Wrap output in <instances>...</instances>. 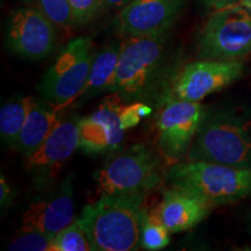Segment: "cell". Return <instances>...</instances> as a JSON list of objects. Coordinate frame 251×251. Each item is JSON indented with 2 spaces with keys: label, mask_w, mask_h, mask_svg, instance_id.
Wrapping results in <instances>:
<instances>
[{
  "label": "cell",
  "mask_w": 251,
  "mask_h": 251,
  "mask_svg": "<svg viewBox=\"0 0 251 251\" xmlns=\"http://www.w3.org/2000/svg\"><path fill=\"white\" fill-rule=\"evenodd\" d=\"M171 34L126 37L121 42L117 75L112 93L124 102L153 101L166 93L178 72L170 50Z\"/></svg>",
  "instance_id": "cell-1"
},
{
  "label": "cell",
  "mask_w": 251,
  "mask_h": 251,
  "mask_svg": "<svg viewBox=\"0 0 251 251\" xmlns=\"http://www.w3.org/2000/svg\"><path fill=\"white\" fill-rule=\"evenodd\" d=\"M186 161L251 168V111L241 106L206 109Z\"/></svg>",
  "instance_id": "cell-2"
},
{
  "label": "cell",
  "mask_w": 251,
  "mask_h": 251,
  "mask_svg": "<svg viewBox=\"0 0 251 251\" xmlns=\"http://www.w3.org/2000/svg\"><path fill=\"white\" fill-rule=\"evenodd\" d=\"M146 194L100 196L84 206L79 218L93 251H130L140 248L142 222L146 215Z\"/></svg>",
  "instance_id": "cell-3"
},
{
  "label": "cell",
  "mask_w": 251,
  "mask_h": 251,
  "mask_svg": "<svg viewBox=\"0 0 251 251\" xmlns=\"http://www.w3.org/2000/svg\"><path fill=\"white\" fill-rule=\"evenodd\" d=\"M165 180L171 187L193 194L212 207L251 197V168L181 161L170 165Z\"/></svg>",
  "instance_id": "cell-4"
},
{
  "label": "cell",
  "mask_w": 251,
  "mask_h": 251,
  "mask_svg": "<svg viewBox=\"0 0 251 251\" xmlns=\"http://www.w3.org/2000/svg\"><path fill=\"white\" fill-rule=\"evenodd\" d=\"M94 180L99 196H147L163 183L162 162L149 147L134 144L109 156Z\"/></svg>",
  "instance_id": "cell-5"
},
{
  "label": "cell",
  "mask_w": 251,
  "mask_h": 251,
  "mask_svg": "<svg viewBox=\"0 0 251 251\" xmlns=\"http://www.w3.org/2000/svg\"><path fill=\"white\" fill-rule=\"evenodd\" d=\"M198 59L235 62L251 55V11L241 4L212 11L196 41Z\"/></svg>",
  "instance_id": "cell-6"
},
{
  "label": "cell",
  "mask_w": 251,
  "mask_h": 251,
  "mask_svg": "<svg viewBox=\"0 0 251 251\" xmlns=\"http://www.w3.org/2000/svg\"><path fill=\"white\" fill-rule=\"evenodd\" d=\"M94 56L89 37L70 41L41 78L37 90L43 100L62 109L76 101L89 78Z\"/></svg>",
  "instance_id": "cell-7"
},
{
  "label": "cell",
  "mask_w": 251,
  "mask_h": 251,
  "mask_svg": "<svg viewBox=\"0 0 251 251\" xmlns=\"http://www.w3.org/2000/svg\"><path fill=\"white\" fill-rule=\"evenodd\" d=\"M205 107L201 102L169 99L157 118V149L168 165L186 157L201 124Z\"/></svg>",
  "instance_id": "cell-8"
},
{
  "label": "cell",
  "mask_w": 251,
  "mask_h": 251,
  "mask_svg": "<svg viewBox=\"0 0 251 251\" xmlns=\"http://www.w3.org/2000/svg\"><path fill=\"white\" fill-rule=\"evenodd\" d=\"M56 27L37 6H21L7 20L6 47L13 55L28 61L46 58L55 49Z\"/></svg>",
  "instance_id": "cell-9"
},
{
  "label": "cell",
  "mask_w": 251,
  "mask_h": 251,
  "mask_svg": "<svg viewBox=\"0 0 251 251\" xmlns=\"http://www.w3.org/2000/svg\"><path fill=\"white\" fill-rule=\"evenodd\" d=\"M244 61L221 62L199 59L178 71L171 87V97L200 102L209 94L224 90L243 76Z\"/></svg>",
  "instance_id": "cell-10"
},
{
  "label": "cell",
  "mask_w": 251,
  "mask_h": 251,
  "mask_svg": "<svg viewBox=\"0 0 251 251\" xmlns=\"http://www.w3.org/2000/svg\"><path fill=\"white\" fill-rule=\"evenodd\" d=\"M77 115L62 119L46 142L26 159V171L39 187H48L80 147Z\"/></svg>",
  "instance_id": "cell-11"
},
{
  "label": "cell",
  "mask_w": 251,
  "mask_h": 251,
  "mask_svg": "<svg viewBox=\"0 0 251 251\" xmlns=\"http://www.w3.org/2000/svg\"><path fill=\"white\" fill-rule=\"evenodd\" d=\"M186 0H131L120 9L115 26L121 36L168 33L179 19Z\"/></svg>",
  "instance_id": "cell-12"
},
{
  "label": "cell",
  "mask_w": 251,
  "mask_h": 251,
  "mask_svg": "<svg viewBox=\"0 0 251 251\" xmlns=\"http://www.w3.org/2000/svg\"><path fill=\"white\" fill-rule=\"evenodd\" d=\"M74 175L36 198L21 216L23 227L34 228L55 236L75 221Z\"/></svg>",
  "instance_id": "cell-13"
},
{
  "label": "cell",
  "mask_w": 251,
  "mask_h": 251,
  "mask_svg": "<svg viewBox=\"0 0 251 251\" xmlns=\"http://www.w3.org/2000/svg\"><path fill=\"white\" fill-rule=\"evenodd\" d=\"M122 107L124 100L117 93H112L90 117L80 119V148L84 151H113L120 147L126 131L120 120Z\"/></svg>",
  "instance_id": "cell-14"
},
{
  "label": "cell",
  "mask_w": 251,
  "mask_h": 251,
  "mask_svg": "<svg viewBox=\"0 0 251 251\" xmlns=\"http://www.w3.org/2000/svg\"><path fill=\"white\" fill-rule=\"evenodd\" d=\"M212 208L193 194L171 187L164 191L153 215L171 234H175L196 227L208 216Z\"/></svg>",
  "instance_id": "cell-15"
},
{
  "label": "cell",
  "mask_w": 251,
  "mask_h": 251,
  "mask_svg": "<svg viewBox=\"0 0 251 251\" xmlns=\"http://www.w3.org/2000/svg\"><path fill=\"white\" fill-rule=\"evenodd\" d=\"M62 119V108L35 100L28 113L15 148L27 159L46 142Z\"/></svg>",
  "instance_id": "cell-16"
},
{
  "label": "cell",
  "mask_w": 251,
  "mask_h": 251,
  "mask_svg": "<svg viewBox=\"0 0 251 251\" xmlns=\"http://www.w3.org/2000/svg\"><path fill=\"white\" fill-rule=\"evenodd\" d=\"M120 51L121 43L109 45L94 56L89 78L77 100L90 99L103 92H112Z\"/></svg>",
  "instance_id": "cell-17"
},
{
  "label": "cell",
  "mask_w": 251,
  "mask_h": 251,
  "mask_svg": "<svg viewBox=\"0 0 251 251\" xmlns=\"http://www.w3.org/2000/svg\"><path fill=\"white\" fill-rule=\"evenodd\" d=\"M35 99L24 97L20 99L9 100L0 109V135L4 143L17 147L19 137L27 120L28 113Z\"/></svg>",
  "instance_id": "cell-18"
},
{
  "label": "cell",
  "mask_w": 251,
  "mask_h": 251,
  "mask_svg": "<svg viewBox=\"0 0 251 251\" xmlns=\"http://www.w3.org/2000/svg\"><path fill=\"white\" fill-rule=\"evenodd\" d=\"M50 251H93V248L79 221L75 220L55 235Z\"/></svg>",
  "instance_id": "cell-19"
},
{
  "label": "cell",
  "mask_w": 251,
  "mask_h": 251,
  "mask_svg": "<svg viewBox=\"0 0 251 251\" xmlns=\"http://www.w3.org/2000/svg\"><path fill=\"white\" fill-rule=\"evenodd\" d=\"M170 231L162 225L155 215H144L142 228H141L140 248L144 250H162L170 243Z\"/></svg>",
  "instance_id": "cell-20"
},
{
  "label": "cell",
  "mask_w": 251,
  "mask_h": 251,
  "mask_svg": "<svg viewBox=\"0 0 251 251\" xmlns=\"http://www.w3.org/2000/svg\"><path fill=\"white\" fill-rule=\"evenodd\" d=\"M54 237L37 229L21 227L8 244L7 249L12 251H50Z\"/></svg>",
  "instance_id": "cell-21"
},
{
  "label": "cell",
  "mask_w": 251,
  "mask_h": 251,
  "mask_svg": "<svg viewBox=\"0 0 251 251\" xmlns=\"http://www.w3.org/2000/svg\"><path fill=\"white\" fill-rule=\"evenodd\" d=\"M57 27L68 29L75 26L69 0H37L36 5Z\"/></svg>",
  "instance_id": "cell-22"
},
{
  "label": "cell",
  "mask_w": 251,
  "mask_h": 251,
  "mask_svg": "<svg viewBox=\"0 0 251 251\" xmlns=\"http://www.w3.org/2000/svg\"><path fill=\"white\" fill-rule=\"evenodd\" d=\"M74 15L75 26L90 24L103 9V0H69Z\"/></svg>",
  "instance_id": "cell-23"
},
{
  "label": "cell",
  "mask_w": 251,
  "mask_h": 251,
  "mask_svg": "<svg viewBox=\"0 0 251 251\" xmlns=\"http://www.w3.org/2000/svg\"><path fill=\"white\" fill-rule=\"evenodd\" d=\"M121 125L125 130L133 128L139 125V122L142 120L140 114V101L131 102L129 105H124L120 114Z\"/></svg>",
  "instance_id": "cell-24"
},
{
  "label": "cell",
  "mask_w": 251,
  "mask_h": 251,
  "mask_svg": "<svg viewBox=\"0 0 251 251\" xmlns=\"http://www.w3.org/2000/svg\"><path fill=\"white\" fill-rule=\"evenodd\" d=\"M199 1L203 7H206L207 9H211V11H215V9L240 4L242 0H199Z\"/></svg>",
  "instance_id": "cell-25"
},
{
  "label": "cell",
  "mask_w": 251,
  "mask_h": 251,
  "mask_svg": "<svg viewBox=\"0 0 251 251\" xmlns=\"http://www.w3.org/2000/svg\"><path fill=\"white\" fill-rule=\"evenodd\" d=\"M11 198H12L11 187L8 186L7 181L5 180L4 175H1V178H0V203H1L2 208L11 202Z\"/></svg>",
  "instance_id": "cell-26"
},
{
  "label": "cell",
  "mask_w": 251,
  "mask_h": 251,
  "mask_svg": "<svg viewBox=\"0 0 251 251\" xmlns=\"http://www.w3.org/2000/svg\"><path fill=\"white\" fill-rule=\"evenodd\" d=\"M131 0H103V9H121Z\"/></svg>",
  "instance_id": "cell-27"
},
{
  "label": "cell",
  "mask_w": 251,
  "mask_h": 251,
  "mask_svg": "<svg viewBox=\"0 0 251 251\" xmlns=\"http://www.w3.org/2000/svg\"><path fill=\"white\" fill-rule=\"evenodd\" d=\"M240 4L242 5V6H244V7L249 8L250 11H251V0H242V1H241Z\"/></svg>",
  "instance_id": "cell-28"
},
{
  "label": "cell",
  "mask_w": 251,
  "mask_h": 251,
  "mask_svg": "<svg viewBox=\"0 0 251 251\" xmlns=\"http://www.w3.org/2000/svg\"><path fill=\"white\" fill-rule=\"evenodd\" d=\"M20 1H23L25 5H36L37 0H20Z\"/></svg>",
  "instance_id": "cell-29"
},
{
  "label": "cell",
  "mask_w": 251,
  "mask_h": 251,
  "mask_svg": "<svg viewBox=\"0 0 251 251\" xmlns=\"http://www.w3.org/2000/svg\"><path fill=\"white\" fill-rule=\"evenodd\" d=\"M249 230H250V234H251V226H250V229H249Z\"/></svg>",
  "instance_id": "cell-30"
}]
</instances>
